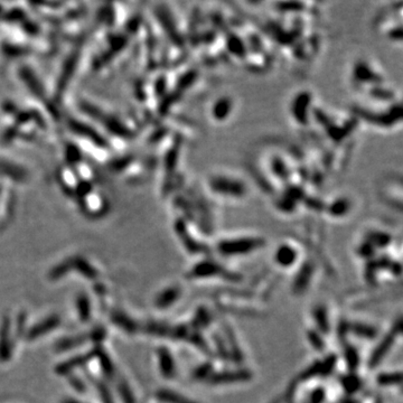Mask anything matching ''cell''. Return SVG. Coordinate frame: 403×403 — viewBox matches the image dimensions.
<instances>
[{"mask_svg":"<svg viewBox=\"0 0 403 403\" xmlns=\"http://www.w3.org/2000/svg\"><path fill=\"white\" fill-rule=\"evenodd\" d=\"M206 187L212 196L226 202L243 200L250 192L243 178L226 171L210 174L206 180Z\"/></svg>","mask_w":403,"mask_h":403,"instance_id":"1","label":"cell"},{"mask_svg":"<svg viewBox=\"0 0 403 403\" xmlns=\"http://www.w3.org/2000/svg\"><path fill=\"white\" fill-rule=\"evenodd\" d=\"M353 112L354 117H356L358 120L365 121V122L381 129L393 128L395 124L401 123L402 119V107L400 101L392 103V105L384 108L383 110H380L377 108L356 106Z\"/></svg>","mask_w":403,"mask_h":403,"instance_id":"2","label":"cell"},{"mask_svg":"<svg viewBox=\"0 0 403 403\" xmlns=\"http://www.w3.org/2000/svg\"><path fill=\"white\" fill-rule=\"evenodd\" d=\"M267 240L259 235H241L221 239L216 244V252L224 258L251 255L266 246Z\"/></svg>","mask_w":403,"mask_h":403,"instance_id":"3","label":"cell"},{"mask_svg":"<svg viewBox=\"0 0 403 403\" xmlns=\"http://www.w3.org/2000/svg\"><path fill=\"white\" fill-rule=\"evenodd\" d=\"M315 110L314 94L308 89H301L292 95L289 102V116L299 128H308L313 121Z\"/></svg>","mask_w":403,"mask_h":403,"instance_id":"4","label":"cell"},{"mask_svg":"<svg viewBox=\"0 0 403 403\" xmlns=\"http://www.w3.org/2000/svg\"><path fill=\"white\" fill-rule=\"evenodd\" d=\"M213 278H221L228 282H233V284H238L243 279L238 272L230 271L222 264L211 260V259H205V260L195 263L193 268L187 272V279L204 280Z\"/></svg>","mask_w":403,"mask_h":403,"instance_id":"5","label":"cell"},{"mask_svg":"<svg viewBox=\"0 0 403 403\" xmlns=\"http://www.w3.org/2000/svg\"><path fill=\"white\" fill-rule=\"evenodd\" d=\"M350 81L355 88L365 90L370 86L384 83L383 74L377 70L376 65L367 59H358L352 66Z\"/></svg>","mask_w":403,"mask_h":403,"instance_id":"6","label":"cell"},{"mask_svg":"<svg viewBox=\"0 0 403 403\" xmlns=\"http://www.w3.org/2000/svg\"><path fill=\"white\" fill-rule=\"evenodd\" d=\"M401 333H402V319L401 317H399L398 320L392 325V327L390 328V331L387 333V335H384L381 338V341L377 343L376 347L374 348V350L371 353L370 359H368V367H370L371 370L381 364L383 360L385 359V356L390 353L391 348L393 347L396 338L401 335Z\"/></svg>","mask_w":403,"mask_h":403,"instance_id":"7","label":"cell"},{"mask_svg":"<svg viewBox=\"0 0 403 403\" xmlns=\"http://www.w3.org/2000/svg\"><path fill=\"white\" fill-rule=\"evenodd\" d=\"M235 110V100L234 97L229 94H222L216 96L212 101L209 114L212 121L221 124L225 123L232 118Z\"/></svg>","mask_w":403,"mask_h":403,"instance_id":"8","label":"cell"},{"mask_svg":"<svg viewBox=\"0 0 403 403\" xmlns=\"http://www.w3.org/2000/svg\"><path fill=\"white\" fill-rule=\"evenodd\" d=\"M253 379V373L249 368L238 367L233 370L214 372L207 383L212 385H226L234 383H245Z\"/></svg>","mask_w":403,"mask_h":403,"instance_id":"9","label":"cell"},{"mask_svg":"<svg viewBox=\"0 0 403 403\" xmlns=\"http://www.w3.org/2000/svg\"><path fill=\"white\" fill-rule=\"evenodd\" d=\"M354 209V200L352 197L345 194H339L334 196L331 200L324 203V210L326 214L334 220H342L347 217Z\"/></svg>","mask_w":403,"mask_h":403,"instance_id":"10","label":"cell"},{"mask_svg":"<svg viewBox=\"0 0 403 403\" xmlns=\"http://www.w3.org/2000/svg\"><path fill=\"white\" fill-rule=\"evenodd\" d=\"M315 271L316 267L314 261L312 259H306L297 270L295 278H293L291 282V291L293 295L300 296L308 290L310 284H312Z\"/></svg>","mask_w":403,"mask_h":403,"instance_id":"11","label":"cell"},{"mask_svg":"<svg viewBox=\"0 0 403 403\" xmlns=\"http://www.w3.org/2000/svg\"><path fill=\"white\" fill-rule=\"evenodd\" d=\"M176 233L178 235V238L182 240V243L184 247L187 250V252L191 253V255L199 256V255H210V249L209 246H206L205 244L200 243L198 240L192 237L191 232L187 230V225L185 221L178 220L176 222Z\"/></svg>","mask_w":403,"mask_h":403,"instance_id":"12","label":"cell"},{"mask_svg":"<svg viewBox=\"0 0 403 403\" xmlns=\"http://www.w3.org/2000/svg\"><path fill=\"white\" fill-rule=\"evenodd\" d=\"M299 252L297 247L290 242H282L273 252V261L279 268H292L298 261Z\"/></svg>","mask_w":403,"mask_h":403,"instance_id":"13","label":"cell"},{"mask_svg":"<svg viewBox=\"0 0 403 403\" xmlns=\"http://www.w3.org/2000/svg\"><path fill=\"white\" fill-rule=\"evenodd\" d=\"M270 172L273 178H277L275 181H279L281 183H285L287 185H289L291 183L292 178V168L290 164L288 163L284 157H281L280 155H274L270 158Z\"/></svg>","mask_w":403,"mask_h":403,"instance_id":"14","label":"cell"},{"mask_svg":"<svg viewBox=\"0 0 403 403\" xmlns=\"http://www.w3.org/2000/svg\"><path fill=\"white\" fill-rule=\"evenodd\" d=\"M158 367L160 374L167 380H172L177 374V366L174 356L170 350L166 346H160L157 348Z\"/></svg>","mask_w":403,"mask_h":403,"instance_id":"15","label":"cell"},{"mask_svg":"<svg viewBox=\"0 0 403 403\" xmlns=\"http://www.w3.org/2000/svg\"><path fill=\"white\" fill-rule=\"evenodd\" d=\"M223 331H224L223 339H225L224 342H225V344H226V347H228L229 354H230V360L233 361L237 365H241L244 361V355L240 347L238 338H237V336H235L234 331L232 330V327L228 324L223 326Z\"/></svg>","mask_w":403,"mask_h":403,"instance_id":"16","label":"cell"},{"mask_svg":"<svg viewBox=\"0 0 403 403\" xmlns=\"http://www.w3.org/2000/svg\"><path fill=\"white\" fill-rule=\"evenodd\" d=\"M11 321L9 317H4L0 326V362H7L13 355V343H11Z\"/></svg>","mask_w":403,"mask_h":403,"instance_id":"17","label":"cell"},{"mask_svg":"<svg viewBox=\"0 0 403 403\" xmlns=\"http://www.w3.org/2000/svg\"><path fill=\"white\" fill-rule=\"evenodd\" d=\"M61 325V318L57 315L49 316V317L43 319L42 321H39L38 324L34 325L31 327L30 330L26 332V338L28 341H34V339H37L39 337H42L46 334H48L51 331L55 330Z\"/></svg>","mask_w":403,"mask_h":403,"instance_id":"18","label":"cell"},{"mask_svg":"<svg viewBox=\"0 0 403 403\" xmlns=\"http://www.w3.org/2000/svg\"><path fill=\"white\" fill-rule=\"evenodd\" d=\"M182 296V289L178 286L167 287L166 289L160 291L155 298V307L158 309H167L176 304Z\"/></svg>","mask_w":403,"mask_h":403,"instance_id":"19","label":"cell"},{"mask_svg":"<svg viewBox=\"0 0 403 403\" xmlns=\"http://www.w3.org/2000/svg\"><path fill=\"white\" fill-rule=\"evenodd\" d=\"M349 334H352L355 337H359L365 341H373L377 338L379 330L371 324L362 321H349L348 324Z\"/></svg>","mask_w":403,"mask_h":403,"instance_id":"20","label":"cell"},{"mask_svg":"<svg viewBox=\"0 0 403 403\" xmlns=\"http://www.w3.org/2000/svg\"><path fill=\"white\" fill-rule=\"evenodd\" d=\"M313 319L316 324V331H318L322 336H326L331 332V321L328 316V309L324 304H318L313 308Z\"/></svg>","mask_w":403,"mask_h":403,"instance_id":"21","label":"cell"},{"mask_svg":"<svg viewBox=\"0 0 403 403\" xmlns=\"http://www.w3.org/2000/svg\"><path fill=\"white\" fill-rule=\"evenodd\" d=\"M339 385H341L345 394L347 396H353L362 390L363 381L356 372H347L339 377Z\"/></svg>","mask_w":403,"mask_h":403,"instance_id":"22","label":"cell"},{"mask_svg":"<svg viewBox=\"0 0 403 403\" xmlns=\"http://www.w3.org/2000/svg\"><path fill=\"white\" fill-rule=\"evenodd\" d=\"M92 359H94L93 352L82 354V355H77L74 356V358L57 365L55 368V372L57 374H60V375H66V374H70L73 370H75L77 367L86 364V363L91 361Z\"/></svg>","mask_w":403,"mask_h":403,"instance_id":"23","label":"cell"},{"mask_svg":"<svg viewBox=\"0 0 403 403\" xmlns=\"http://www.w3.org/2000/svg\"><path fill=\"white\" fill-rule=\"evenodd\" d=\"M364 240L375 247L376 251L387 249L392 243V235L381 230H368L364 235Z\"/></svg>","mask_w":403,"mask_h":403,"instance_id":"24","label":"cell"},{"mask_svg":"<svg viewBox=\"0 0 403 403\" xmlns=\"http://www.w3.org/2000/svg\"><path fill=\"white\" fill-rule=\"evenodd\" d=\"M111 320L114 325H117L118 327L121 328V330H123L128 334H136L138 332V328H139V326H138V324L134 319L130 318L127 314L119 312V310H114V312H112Z\"/></svg>","mask_w":403,"mask_h":403,"instance_id":"25","label":"cell"},{"mask_svg":"<svg viewBox=\"0 0 403 403\" xmlns=\"http://www.w3.org/2000/svg\"><path fill=\"white\" fill-rule=\"evenodd\" d=\"M68 261V266H70V271L71 270H77L78 272H80L82 275L86 279H96L97 277V271L95 270L94 267H92L91 264L85 261L84 259L82 258H74V259H70Z\"/></svg>","mask_w":403,"mask_h":403,"instance_id":"26","label":"cell"},{"mask_svg":"<svg viewBox=\"0 0 403 403\" xmlns=\"http://www.w3.org/2000/svg\"><path fill=\"white\" fill-rule=\"evenodd\" d=\"M212 321H213V316L210 310L203 306H200L196 309V312H195L192 321L189 322V325L195 328V330L202 332L206 330V328H209L212 324Z\"/></svg>","mask_w":403,"mask_h":403,"instance_id":"27","label":"cell"},{"mask_svg":"<svg viewBox=\"0 0 403 403\" xmlns=\"http://www.w3.org/2000/svg\"><path fill=\"white\" fill-rule=\"evenodd\" d=\"M343 358L348 372H356L361 364V355L359 349L352 344H345L343 349Z\"/></svg>","mask_w":403,"mask_h":403,"instance_id":"28","label":"cell"},{"mask_svg":"<svg viewBox=\"0 0 403 403\" xmlns=\"http://www.w3.org/2000/svg\"><path fill=\"white\" fill-rule=\"evenodd\" d=\"M86 342H91L90 333L83 334V335H77V336L63 338L60 342L56 343L55 349H56V352H65V350H70L71 348L80 346V345H83Z\"/></svg>","mask_w":403,"mask_h":403,"instance_id":"29","label":"cell"},{"mask_svg":"<svg viewBox=\"0 0 403 403\" xmlns=\"http://www.w3.org/2000/svg\"><path fill=\"white\" fill-rule=\"evenodd\" d=\"M156 398L164 403H198L191 398L169 389H160L156 392Z\"/></svg>","mask_w":403,"mask_h":403,"instance_id":"30","label":"cell"},{"mask_svg":"<svg viewBox=\"0 0 403 403\" xmlns=\"http://www.w3.org/2000/svg\"><path fill=\"white\" fill-rule=\"evenodd\" d=\"M92 352L94 354V359L99 360L102 372L105 373V375L109 379H112L114 375V367L109 355L106 353V350L97 345V346L92 349Z\"/></svg>","mask_w":403,"mask_h":403,"instance_id":"31","label":"cell"},{"mask_svg":"<svg viewBox=\"0 0 403 403\" xmlns=\"http://www.w3.org/2000/svg\"><path fill=\"white\" fill-rule=\"evenodd\" d=\"M375 381L380 387L383 388L399 387V385L402 384V373L400 371L379 373Z\"/></svg>","mask_w":403,"mask_h":403,"instance_id":"32","label":"cell"},{"mask_svg":"<svg viewBox=\"0 0 403 403\" xmlns=\"http://www.w3.org/2000/svg\"><path fill=\"white\" fill-rule=\"evenodd\" d=\"M214 365L211 361H207L202 363L198 366H196L193 370L192 377L195 381L198 382H207L210 380V377L214 374Z\"/></svg>","mask_w":403,"mask_h":403,"instance_id":"33","label":"cell"},{"mask_svg":"<svg viewBox=\"0 0 403 403\" xmlns=\"http://www.w3.org/2000/svg\"><path fill=\"white\" fill-rule=\"evenodd\" d=\"M315 377H320V360L315 361L304 368L297 376L298 382H308Z\"/></svg>","mask_w":403,"mask_h":403,"instance_id":"34","label":"cell"},{"mask_svg":"<svg viewBox=\"0 0 403 403\" xmlns=\"http://www.w3.org/2000/svg\"><path fill=\"white\" fill-rule=\"evenodd\" d=\"M171 326L158 321H149L145 326V332L154 336L158 337H169Z\"/></svg>","mask_w":403,"mask_h":403,"instance_id":"35","label":"cell"},{"mask_svg":"<svg viewBox=\"0 0 403 403\" xmlns=\"http://www.w3.org/2000/svg\"><path fill=\"white\" fill-rule=\"evenodd\" d=\"M306 337H307V341L310 344V346H312L315 350H317V352H324L325 348H326V342L324 339V336L321 335V334L316 331L315 328H309L306 332Z\"/></svg>","mask_w":403,"mask_h":403,"instance_id":"36","label":"cell"},{"mask_svg":"<svg viewBox=\"0 0 403 403\" xmlns=\"http://www.w3.org/2000/svg\"><path fill=\"white\" fill-rule=\"evenodd\" d=\"M338 362V356L336 354H328L324 359L320 360V377H328L335 371Z\"/></svg>","mask_w":403,"mask_h":403,"instance_id":"37","label":"cell"},{"mask_svg":"<svg viewBox=\"0 0 403 403\" xmlns=\"http://www.w3.org/2000/svg\"><path fill=\"white\" fill-rule=\"evenodd\" d=\"M77 309L79 317L82 321H88L91 318V303L84 293L80 295L77 299Z\"/></svg>","mask_w":403,"mask_h":403,"instance_id":"38","label":"cell"},{"mask_svg":"<svg viewBox=\"0 0 403 403\" xmlns=\"http://www.w3.org/2000/svg\"><path fill=\"white\" fill-rule=\"evenodd\" d=\"M377 253L376 249L374 247L370 242H367L366 240L363 239V241L356 247V255L359 256V258L364 259L365 261H370L372 259L375 258V255Z\"/></svg>","mask_w":403,"mask_h":403,"instance_id":"39","label":"cell"},{"mask_svg":"<svg viewBox=\"0 0 403 403\" xmlns=\"http://www.w3.org/2000/svg\"><path fill=\"white\" fill-rule=\"evenodd\" d=\"M118 390L120 393V398L123 403H137L135 394L130 389L129 384L125 381H120L118 385Z\"/></svg>","mask_w":403,"mask_h":403,"instance_id":"40","label":"cell"},{"mask_svg":"<svg viewBox=\"0 0 403 403\" xmlns=\"http://www.w3.org/2000/svg\"><path fill=\"white\" fill-rule=\"evenodd\" d=\"M95 387H96L97 391H99L102 403H114L111 391L109 390V388L105 383L101 382V381H95Z\"/></svg>","mask_w":403,"mask_h":403,"instance_id":"41","label":"cell"},{"mask_svg":"<svg viewBox=\"0 0 403 403\" xmlns=\"http://www.w3.org/2000/svg\"><path fill=\"white\" fill-rule=\"evenodd\" d=\"M298 384H299V382L297 381V380H293V381L289 385H288V388L286 390L285 394H282V400H284V403H293V402H295Z\"/></svg>","mask_w":403,"mask_h":403,"instance_id":"42","label":"cell"},{"mask_svg":"<svg viewBox=\"0 0 403 403\" xmlns=\"http://www.w3.org/2000/svg\"><path fill=\"white\" fill-rule=\"evenodd\" d=\"M325 400H326V390L321 387H317L310 392L308 403H324Z\"/></svg>","mask_w":403,"mask_h":403,"instance_id":"43","label":"cell"},{"mask_svg":"<svg viewBox=\"0 0 403 403\" xmlns=\"http://www.w3.org/2000/svg\"><path fill=\"white\" fill-rule=\"evenodd\" d=\"M107 337V333L106 330L103 328L102 326H97L95 328H93L90 332V338H91V342H95V343H101L103 339Z\"/></svg>","mask_w":403,"mask_h":403,"instance_id":"44","label":"cell"},{"mask_svg":"<svg viewBox=\"0 0 403 403\" xmlns=\"http://www.w3.org/2000/svg\"><path fill=\"white\" fill-rule=\"evenodd\" d=\"M348 324H349L348 320H339V324L337 327V336L341 341H345L347 335H349Z\"/></svg>","mask_w":403,"mask_h":403,"instance_id":"45","label":"cell"},{"mask_svg":"<svg viewBox=\"0 0 403 403\" xmlns=\"http://www.w3.org/2000/svg\"><path fill=\"white\" fill-rule=\"evenodd\" d=\"M68 382H70L71 387L74 390H77L78 392H84V391H85V384L80 377H78L75 375L68 376Z\"/></svg>","mask_w":403,"mask_h":403,"instance_id":"46","label":"cell"},{"mask_svg":"<svg viewBox=\"0 0 403 403\" xmlns=\"http://www.w3.org/2000/svg\"><path fill=\"white\" fill-rule=\"evenodd\" d=\"M388 271L394 275V277H400L401 275V271H402V267H401V263L399 261H391L390 266L388 268Z\"/></svg>","mask_w":403,"mask_h":403,"instance_id":"47","label":"cell"},{"mask_svg":"<svg viewBox=\"0 0 403 403\" xmlns=\"http://www.w3.org/2000/svg\"><path fill=\"white\" fill-rule=\"evenodd\" d=\"M25 326H26V315L24 313H21L19 315V317L17 318V334L21 335V334L25 332Z\"/></svg>","mask_w":403,"mask_h":403,"instance_id":"48","label":"cell"},{"mask_svg":"<svg viewBox=\"0 0 403 403\" xmlns=\"http://www.w3.org/2000/svg\"><path fill=\"white\" fill-rule=\"evenodd\" d=\"M339 403H360L358 400L353 399L352 396H346V398H344Z\"/></svg>","mask_w":403,"mask_h":403,"instance_id":"49","label":"cell"},{"mask_svg":"<svg viewBox=\"0 0 403 403\" xmlns=\"http://www.w3.org/2000/svg\"><path fill=\"white\" fill-rule=\"evenodd\" d=\"M61 403H83V402H80V401L74 400V399H65V400H63Z\"/></svg>","mask_w":403,"mask_h":403,"instance_id":"50","label":"cell"},{"mask_svg":"<svg viewBox=\"0 0 403 403\" xmlns=\"http://www.w3.org/2000/svg\"><path fill=\"white\" fill-rule=\"evenodd\" d=\"M271 403H284V400H282V395L279 396V398H275Z\"/></svg>","mask_w":403,"mask_h":403,"instance_id":"51","label":"cell"}]
</instances>
